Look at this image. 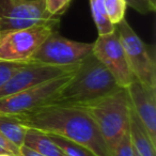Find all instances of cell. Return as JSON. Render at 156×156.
Returning a JSON list of instances; mask_svg holds the SVG:
<instances>
[{
	"instance_id": "ba28073f",
	"label": "cell",
	"mask_w": 156,
	"mask_h": 156,
	"mask_svg": "<svg viewBox=\"0 0 156 156\" xmlns=\"http://www.w3.org/2000/svg\"><path fill=\"white\" fill-rule=\"evenodd\" d=\"M92 49L93 43L73 41L55 31L30 57L28 63L69 65L83 60L91 54Z\"/></svg>"
},
{
	"instance_id": "d6986e66",
	"label": "cell",
	"mask_w": 156,
	"mask_h": 156,
	"mask_svg": "<svg viewBox=\"0 0 156 156\" xmlns=\"http://www.w3.org/2000/svg\"><path fill=\"white\" fill-rule=\"evenodd\" d=\"M28 64V62H5L0 61V87L5 81L23 66Z\"/></svg>"
},
{
	"instance_id": "277c9868",
	"label": "cell",
	"mask_w": 156,
	"mask_h": 156,
	"mask_svg": "<svg viewBox=\"0 0 156 156\" xmlns=\"http://www.w3.org/2000/svg\"><path fill=\"white\" fill-rule=\"evenodd\" d=\"M60 20L0 34V61L28 62L44 41L58 31Z\"/></svg>"
},
{
	"instance_id": "603a6c76",
	"label": "cell",
	"mask_w": 156,
	"mask_h": 156,
	"mask_svg": "<svg viewBox=\"0 0 156 156\" xmlns=\"http://www.w3.org/2000/svg\"><path fill=\"white\" fill-rule=\"evenodd\" d=\"M18 156H44L41 153L34 151V150L30 149L27 145H22L20 147V152H18Z\"/></svg>"
},
{
	"instance_id": "4fadbf2b",
	"label": "cell",
	"mask_w": 156,
	"mask_h": 156,
	"mask_svg": "<svg viewBox=\"0 0 156 156\" xmlns=\"http://www.w3.org/2000/svg\"><path fill=\"white\" fill-rule=\"evenodd\" d=\"M24 145H27L44 156H66L47 134L35 129L28 128Z\"/></svg>"
},
{
	"instance_id": "5bb4252c",
	"label": "cell",
	"mask_w": 156,
	"mask_h": 156,
	"mask_svg": "<svg viewBox=\"0 0 156 156\" xmlns=\"http://www.w3.org/2000/svg\"><path fill=\"white\" fill-rule=\"evenodd\" d=\"M28 128L15 115H0V133L11 143L20 147L24 145Z\"/></svg>"
},
{
	"instance_id": "ffe728a7",
	"label": "cell",
	"mask_w": 156,
	"mask_h": 156,
	"mask_svg": "<svg viewBox=\"0 0 156 156\" xmlns=\"http://www.w3.org/2000/svg\"><path fill=\"white\" fill-rule=\"evenodd\" d=\"M72 0H45V9L50 15L59 16L66 12Z\"/></svg>"
},
{
	"instance_id": "7c38bea8",
	"label": "cell",
	"mask_w": 156,
	"mask_h": 156,
	"mask_svg": "<svg viewBox=\"0 0 156 156\" xmlns=\"http://www.w3.org/2000/svg\"><path fill=\"white\" fill-rule=\"evenodd\" d=\"M129 136L134 156H156V145L152 142L138 115L130 109Z\"/></svg>"
},
{
	"instance_id": "44dd1931",
	"label": "cell",
	"mask_w": 156,
	"mask_h": 156,
	"mask_svg": "<svg viewBox=\"0 0 156 156\" xmlns=\"http://www.w3.org/2000/svg\"><path fill=\"white\" fill-rule=\"evenodd\" d=\"M125 2L127 5L141 14L151 13L156 10V8L151 5L149 0H125Z\"/></svg>"
},
{
	"instance_id": "9a60e30c",
	"label": "cell",
	"mask_w": 156,
	"mask_h": 156,
	"mask_svg": "<svg viewBox=\"0 0 156 156\" xmlns=\"http://www.w3.org/2000/svg\"><path fill=\"white\" fill-rule=\"evenodd\" d=\"M92 17L98 29V35L108 34L115 31V26L111 24L105 11L104 0H90Z\"/></svg>"
},
{
	"instance_id": "e0dca14e",
	"label": "cell",
	"mask_w": 156,
	"mask_h": 156,
	"mask_svg": "<svg viewBox=\"0 0 156 156\" xmlns=\"http://www.w3.org/2000/svg\"><path fill=\"white\" fill-rule=\"evenodd\" d=\"M104 7L109 20L115 26L125 18L127 8L125 0H104Z\"/></svg>"
},
{
	"instance_id": "d4e9b609",
	"label": "cell",
	"mask_w": 156,
	"mask_h": 156,
	"mask_svg": "<svg viewBox=\"0 0 156 156\" xmlns=\"http://www.w3.org/2000/svg\"><path fill=\"white\" fill-rule=\"evenodd\" d=\"M0 156H13L11 154H8V153H0Z\"/></svg>"
},
{
	"instance_id": "7a4b0ae2",
	"label": "cell",
	"mask_w": 156,
	"mask_h": 156,
	"mask_svg": "<svg viewBox=\"0 0 156 156\" xmlns=\"http://www.w3.org/2000/svg\"><path fill=\"white\" fill-rule=\"evenodd\" d=\"M110 72L93 54L80 61L79 66L51 104L87 105L119 89Z\"/></svg>"
},
{
	"instance_id": "5b68a950",
	"label": "cell",
	"mask_w": 156,
	"mask_h": 156,
	"mask_svg": "<svg viewBox=\"0 0 156 156\" xmlns=\"http://www.w3.org/2000/svg\"><path fill=\"white\" fill-rule=\"evenodd\" d=\"M76 72V71H75ZM52 78L41 85L0 98V115H24L56 101L74 73Z\"/></svg>"
},
{
	"instance_id": "9c48e42d",
	"label": "cell",
	"mask_w": 156,
	"mask_h": 156,
	"mask_svg": "<svg viewBox=\"0 0 156 156\" xmlns=\"http://www.w3.org/2000/svg\"><path fill=\"white\" fill-rule=\"evenodd\" d=\"M92 54L110 72L120 87L127 88L136 79L130 71L117 29L108 34L98 35L93 43Z\"/></svg>"
},
{
	"instance_id": "2e32d148",
	"label": "cell",
	"mask_w": 156,
	"mask_h": 156,
	"mask_svg": "<svg viewBox=\"0 0 156 156\" xmlns=\"http://www.w3.org/2000/svg\"><path fill=\"white\" fill-rule=\"evenodd\" d=\"M49 138L60 147L63 151V153L66 156H98V154L94 153L89 147H85L83 144L75 142V141L69 140L66 138H63L58 135L47 134Z\"/></svg>"
},
{
	"instance_id": "8fae6325",
	"label": "cell",
	"mask_w": 156,
	"mask_h": 156,
	"mask_svg": "<svg viewBox=\"0 0 156 156\" xmlns=\"http://www.w3.org/2000/svg\"><path fill=\"white\" fill-rule=\"evenodd\" d=\"M126 89L133 109L156 145V88L135 79Z\"/></svg>"
},
{
	"instance_id": "ac0fdd59",
	"label": "cell",
	"mask_w": 156,
	"mask_h": 156,
	"mask_svg": "<svg viewBox=\"0 0 156 156\" xmlns=\"http://www.w3.org/2000/svg\"><path fill=\"white\" fill-rule=\"evenodd\" d=\"M111 156H134L133 155L132 142H130L129 130L121 137L117 144L111 150Z\"/></svg>"
},
{
	"instance_id": "6da1fadb",
	"label": "cell",
	"mask_w": 156,
	"mask_h": 156,
	"mask_svg": "<svg viewBox=\"0 0 156 156\" xmlns=\"http://www.w3.org/2000/svg\"><path fill=\"white\" fill-rule=\"evenodd\" d=\"M30 129L54 134L83 144L98 156H111L98 124L79 105L48 104L24 115H15Z\"/></svg>"
},
{
	"instance_id": "8992f818",
	"label": "cell",
	"mask_w": 156,
	"mask_h": 156,
	"mask_svg": "<svg viewBox=\"0 0 156 156\" xmlns=\"http://www.w3.org/2000/svg\"><path fill=\"white\" fill-rule=\"evenodd\" d=\"M115 29L135 78L149 87L156 88L155 59L149 46L137 35L125 18L115 25Z\"/></svg>"
},
{
	"instance_id": "30bf717a",
	"label": "cell",
	"mask_w": 156,
	"mask_h": 156,
	"mask_svg": "<svg viewBox=\"0 0 156 156\" xmlns=\"http://www.w3.org/2000/svg\"><path fill=\"white\" fill-rule=\"evenodd\" d=\"M79 63L69 65H51L41 63H28L16 71L0 87V98L17 93L28 88L41 85L52 78L73 73L79 66Z\"/></svg>"
},
{
	"instance_id": "cb8c5ba5",
	"label": "cell",
	"mask_w": 156,
	"mask_h": 156,
	"mask_svg": "<svg viewBox=\"0 0 156 156\" xmlns=\"http://www.w3.org/2000/svg\"><path fill=\"white\" fill-rule=\"evenodd\" d=\"M150 2H151V5H154V7L156 8V0H149Z\"/></svg>"
},
{
	"instance_id": "52a82bcc",
	"label": "cell",
	"mask_w": 156,
	"mask_h": 156,
	"mask_svg": "<svg viewBox=\"0 0 156 156\" xmlns=\"http://www.w3.org/2000/svg\"><path fill=\"white\" fill-rule=\"evenodd\" d=\"M60 20L46 11L45 0H0V34Z\"/></svg>"
},
{
	"instance_id": "7402d4cb",
	"label": "cell",
	"mask_w": 156,
	"mask_h": 156,
	"mask_svg": "<svg viewBox=\"0 0 156 156\" xmlns=\"http://www.w3.org/2000/svg\"><path fill=\"white\" fill-rule=\"evenodd\" d=\"M20 147L11 143L1 133H0V153H8L13 156H18Z\"/></svg>"
},
{
	"instance_id": "3957f363",
	"label": "cell",
	"mask_w": 156,
	"mask_h": 156,
	"mask_svg": "<svg viewBox=\"0 0 156 156\" xmlns=\"http://www.w3.org/2000/svg\"><path fill=\"white\" fill-rule=\"evenodd\" d=\"M98 124L109 150L113 149L118 141L129 130L130 104L126 88L120 87L104 98L87 105H83Z\"/></svg>"
}]
</instances>
